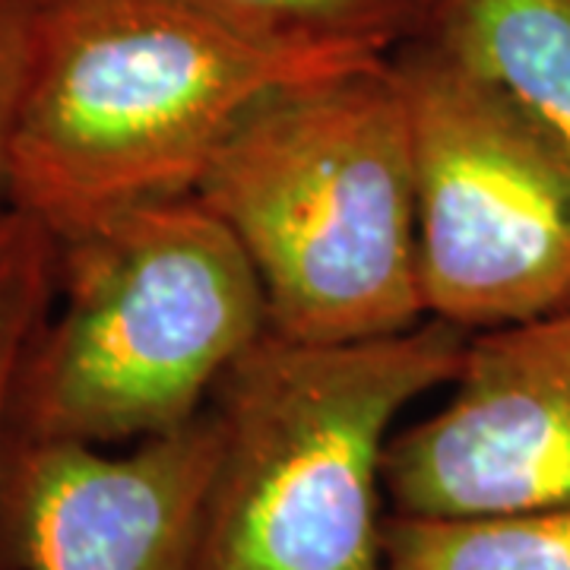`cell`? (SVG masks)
Returning <instances> with one entry per match:
<instances>
[{"label": "cell", "mask_w": 570, "mask_h": 570, "mask_svg": "<svg viewBox=\"0 0 570 570\" xmlns=\"http://www.w3.org/2000/svg\"><path fill=\"white\" fill-rule=\"evenodd\" d=\"M362 63L266 48L190 0H41L7 204L70 238L194 194L261 96Z\"/></svg>", "instance_id": "obj_1"}, {"label": "cell", "mask_w": 570, "mask_h": 570, "mask_svg": "<svg viewBox=\"0 0 570 570\" xmlns=\"http://www.w3.org/2000/svg\"><path fill=\"white\" fill-rule=\"evenodd\" d=\"M194 194L257 269L276 333L346 343L428 321L412 127L390 58L269 89Z\"/></svg>", "instance_id": "obj_2"}, {"label": "cell", "mask_w": 570, "mask_h": 570, "mask_svg": "<svg viewBox=\"0 0 570 570\" xmlns=\"http://www.w3.org/2000/svg\"><path fill=\"white\" fill-rule=\"evenodd\" d=\"M469 330L311 343L269 330L213 393L219 453L190 570H387V450L450 387Z\"/></svg>", "instance_id": "obj_3"}, {"label": "cell", "mask_w": 570, "mask_h": 570, "mask_svg": "<svg viewBox=\"0 0 570 570\" xmlns=\"http://www.w3.org/2000/svg\"><path fill=\"white\" fill-rule=\"evenodd\" d=\"M269 330L257 269L197 194L121 209L58 238L17 441L115 448L178 431Z\"/></svg>", "instance_id": "obj_4"}, {"label": "cell", "mask_w": 570, "mask_h": 570, "mask_svg": "<svg viewBox=\"0 0 570 570\" xmlns=\"http://www.w3.org/2000/svg\"><path fill=\"white\" fill-rule=\"evenodd\" d=\"M415 156L428 317L469 333L570 307V168L479 73L422 39L390 55Z\"/></svg>", "instance_id": "obj_5"}, {"label": "cell", "mask_w": 570, "mask_h": 570, "mask_svg": "<svg viewBox=\"0 0 570 570\" xmlns=\"http://www.w3.org/2000/svg\"><path fill=\"white\" fill-rule=\"evenodd\" d=\"M384 485L412 520L570 504V307L472 333L444 406L393 434Z\"/></svg>", "instance_id": "obj_6"}, {"label": "cell", "mask_w": 570, "mask_h": 570, "mask_svg": "<svg viewBox=\"0 0 570 570\" xmlns=\"http://www.w3.org/2000/svg\"><path fill=\"white\" fill-rule=\"evenodd\" d=\"M219 425H190L108 453L17 441L7 472V539L20 570H190Z\"/></svg>", "instance_id": "obj_7"}, {"label": "cell", "mask_w": 570, "mask_h": 570, "mask_svg": "<svg viewBox=\"0 0 570 570\" xmlns=\"http://www.w3.org/2000/svg\"><path fill=\"white\" fill-rule=\"evenodd\" d=\"M415 39L489 80L570 168V0H428Z\"/></svg>", "instance_id": "obj_8"}, {"label": "cell", "mask_w": 570, "mask_h": 570, "mask_svg": "<svg viewBox=\"0 0 570 570\" xmlns=\"http://www.w3.org/2000/svg\"><path fill=\"white\" fill-rule=\"evenodd\" d=\"M266 48L333 61H381L422 29L428 0H190Z\"/></svg>", "instance_id": "obj_9"}, {"label": "cell", "mask_w": 570, "mask_h": 570, "mask_svg": "<svg viewBox=\"0 0 570 570\" xmlns=\"http://www.w3.org/2000/svg\"><path fill=\"white\" fill-rule=\"evenodd\" d=\"M58 302V238L29 213L0 204V570H20L7 539V472L29 352Z\"/></svg>", "instance_id": "obj_10"}, {"label": "cell", "mask_w": 570, "mask_h": 570, "mask_svg": "<svg viewBox=\"0 0 570 570\" xmlns=\"http://www.w3.org/2000/svg\"><path fill=\"white\" fill-rule=\"evenodd\" d=\"M387 570H570V504L513 517H390Z\"/></svg>", "instance_id": "obj_11"}, {"label": "cell", "mask_w": 570, "mask_h": 570, "mask_svg": "<svg viewBox=\"0 0 570 570\" xmlns=\"http://www.w3.org/2000/svg\"><path fill=\"white\" fill-rule=\"evenodd\" d=\"M41 0H0V204H7L10 142L32 70Z\"/></svg>", "instance_id": "obj_12"}]
</instances>
